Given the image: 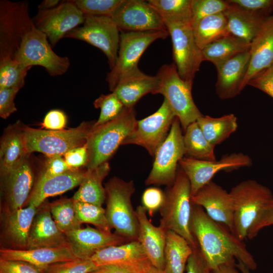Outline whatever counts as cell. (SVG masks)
Wrapping results in <instances>:
<instances>
[{
    "label": "cell",
    "instance_id": "f35d334b",
    "mask_svg": "<svg viewBox=\"0 0 273 273\" xmlns=\"http://www.w3.org/2000/svg\"><path fill=\"white\" fill-rule=\"evenodd\" d=\"M52 216L59 228L64 233L81 228L72 198H63L50 203Z\"/></svg>",
    "mask_w": 273,
    "mask_h": 273
},
{
    "label": "cell",
    "instance_id": "db71d44e",
    "mask_svg": "<svg viewBox=\"0 0 273 273\" xmlns=\"http://www.w3.org/2000/svg\"><path fill=\"white\" fill-rule=\"evenodd\" d=\"M186 273H210L211 269L198 247L194 248L186 267Z\"/></svg>",
    "mask_w": 273,
    "mask_h": 273
},
{
    "label": "cell",
    "instance_id": "bcb514c9",
    "mask_svg": "<svg viewBox=\"0 0 273 273\" xmlns=\"http://www.w3.org/2000/svg\"><path fill=\"white\" fill-rule=\"evenodd\" d=\"M61 155H55L47 157L43 169L37 180L42 181L71 169Z\"/></svg>",
    "mask_w": 273,
    "mask_h": 273
},
{
    "label": "cell",
    "instance_id": "8992f818",
    "mask_svg": "<svg viewBox=\"0 0 273 273\" xmlns=\"http://www.w3.org/2000/svg\"><path fill=\"white\" fill-rule=\"evenodd\" d=\"M95 123L83 122L68 129L49 130L23 125L27 151L40 152L47 157L64 155L73 148L87 143Z\"/></svg>",
    "mask_w": 273,
    "mask_h": 273
},
{
    "label": "cell",
    "instance_id": "816d5d0a",
    "mask_svg": "<svg viewBox=\"0 0 273 273\" xmlns=\"http://www.w3.org/2000/svg\"><path fill=\"white\" fill-rule=\"evenodd\" d=\"M0 273H41L32 264L23 261L0 259Z\"/></svg>",
    "mask_w": 273,
    "mask_h": 273
},
{
    "label": "cell",
    "instance_id": "3957f363",
    "mask_svg": "<svg viewBox=\"0 0 273 273\" xmlns=\"http://www.w3.org/2000/svg\"><path fill=\"white\" fill-rule=\"evenodd\" d=\"M137 120L132 107H124L114 119L103 124L95 126L87 142V169H92L108 162L125 139L134 129Z\"/></svg>",
    "mask_w": 273,
    "mask_h": 273
},
{
    "label": "cell",
    "instance_id": "d590c367",
    "mask_svg": "<svg viewBox=\"0 0 273 273\" xmlns=\"http://www.w3.org/2000/svg\"><path fill=\"white\" fill-rule=\"evenodd\" d=\"M192 28L196 43L201 50L231 34L223 13L205 17Z\"/></svg>",
    "mask_w": 273,
    "mask_h": 273
},
{
    "label": "cell",
    "instance_id": "b9f144b4",
    "mask_svg": "<svg viewBox=\"0 0 273 273\" xmlns=\"http://www.w3.org/2000/svg\"><path fill=\"white\" fill-rule=\"evenodd\" d=\"M124 0H74L85 15L112 17Z\"/></svg>",
    "mask_w": 273,
    "mask_h": 273
},
{
    "label": "cell",
    "instance_id": "44dd1931",
    "mask_svg": "<svg viewBox=\"0 0 273 273\" xmlns=\"http://www.w3.org/2000/svg\"><path fill=\"white\" fill-rule=\"evenodd\" d=\"M69 244L66 235L59 228L52 216L50 203L44 201L38 207L34 217L26 249Z\"/></svg>",
    "mask_w": 273,
    "mask_h": 273
},
{
    "label": "cell",
    "instance_id": "e0dca14e",
    "mask_svg": "<svg viewBox=\"0 0 273 273\" xmlns=\"http://www.w3.org/2000/svg\"><path fill=\"white\" fill-rule=\"evenodd\" d=\"M111 18L120 31L167 30L161 16L148 1L124 0Z\"/></svg>",
    "mask_w": 273,
    "mask_h": 273
},
{
    "label": "cell",
    "instance_id": "9c48e42d",
    "mask_svg": "<svg viewBox=\"0 0 273 273\" xmlns=\"http://www.w3.org/2000/svg\"><path fill=\"white\" fill-rule=\"evenodd\" d=\"M168 35L167 30L121 31L117 59L106 77L110 90L124 75L138 68L140 58L152 43Z\"/></svg>",
    "mask_w": 273,
    "mask_h": 273
},
{
    "label": "cell",
    "instance_id": "680465c9",
    "mask_svg": "<svg viewBox=\"0 0 273 273\" xmlns=\"http://www.w3.org/2000/svg\"><path fill=\"white\" fill-rule=\"evenodd\" d=\"M235 263L220 264L211 270V273H239Z\"/></svg>",
    "mask_w": 273,
    "mask_h": 273
},
{
    "label": "cell",
    "instance_id": "6125c7cd",
    "mask_svg": "<svg viewBox=\"0 0 273 273\" xmlns=\"http://www.w3.org/2000/svg\"><path fill=\"white\" fill-rule=\"evenodd\" d=\"M146 273H166L164 271L161 270L152 266Z\"/></svg>",
    "mask_w": 273,
    "mask_h": 273
},
{
    "label": "cell",
    "instance_id": "d6986e66",
    "mask_svg": "<svg viewBox=\"0 0 273 273\" xmlns=\"http://www.w3.org/2000/svg\"><path fill=\"white\" fill-rule=\"evenodd\" d=\"M192 201L193 204L202 207L212 219L235 234L234 206L230 193L211 180L192 196Z\"/></svg>",
    "mask_w": 273,
    "mask_h": 273
},
{
    "label": "cell",
    "instance_id": "be15d7a7",
    "mask_svg": "<svg viewBox=\"0 0 273 273\" xmlns=\"http://www.w3.org/2000/svg\"><path fill=\"white\" fill-rule=\"evenodd\" d=\"M210 273H211V272H210Z\"/></svg>",
    "mask_w": 273,
    "mask_h": 273
},
{
    "label": "cell",
    "instance_id": "5bb4252c",
    "mask_svg": "<svg viewBox=\"0 0 273 273\" xmlns=\"http://www.w3.org/2000/svg\"><path fill=\"white\" fill-rule=\"evenodd\" d=\"M176 116L166 99L153 114L137 120L135 127L122 145L134 144L145 148L154 157L165 141Z\"/></svg>",
    "mask_w": 273,
    "mask_h": 273
},
{
    "label": "cell",
    "instance_id": "7dc6e473",
    "mask_svg": "<svg viewBox=\"0 0 273 273\" xmlns=\"http://www.w3.org/2000/svg\"><path fill=\"white\" fill-rule=\"evenodd\" d=\"M165 199V193L157 188L147 189L143 193L142 201L143 206L150 216L162 207Z\"/></svg>",
    "mask_w": 273,
    "mask_h": 273
},
{
    "label": "cell",
    "instance_id": "ee69618b",
    "mask_svg": "<svg viewBox=\"0 0 273 273\" xmlns=\"http://www.w3.org/2000/svg\"><path fill=\"white\" fill-rule=\"evenodd\" d=\"M229 6L226 1L192 0V27L205 17L223 13Z\"/></svg>",
    "mask_w": 273,
    "mask_h": 273
},
{
    "label": "cell",
    "instance_id": "7c38bea8",
    "mask_svg": "<svg viewBox=\"0 0 273 273\" xmlns=\"http://www.w3.org/2000/svg\"><path fill=\"white\" fill-rule=\"evenodd\" d=\"M82 24L68 32L64 37L81 40L99 48L106 55L110 68L112 69L117 59L120 35L112 18L85 15Z\"/></svg>",
    "mask_w": 273,
    "mask_h": 273
},
{
    "label": "cell",
    "instance_id": "484cf974",
    "mask_svg": "<svg viewBox=\"0 0 273 273\" xmlns=\"http://www.w3.org/2000/svg\"><path fill=\"white\" fill-rule=\"evenodd\" d=\"M248 70L243 89L260 72L273 63V15L269 16L251 42Z\"/></svg>",
    "mask_w": 273,
    "mask_h": 273
},
{
    "label": "cell",
    "instance_id": "60d3db41",
    "mask_svg": "<svg viewBox=\"0 0 273 273\" xmlns=\"http://www.w3.org/2000/svg\"><path fill=\"white\" fill-rule=\"evenodd\" d=\"M77 217L80 222L90 223L103 231L111 232L106 210L94 204L75 201Z\"/></svg>",
    "mask_w": 273,
    "mask_h": 273
},
{
    "label": "cell",
    "instance_id": "9f6ffc18",
    "mask_svg": "<svg viewBox=\"0 0 273 273\" xmlns=\"http://www.w3.org/2000/svg\"><path fill=\"white\" fill-rule=\"evenodd\" d=\"M273 224V200L265 208L261 216L250 230L248 238H254L263 228Z\"/></svg>",
    "mask_w": 273,
    "mask_h": 273
},
{
    "label": "cell",
    "instance_id": "f907efd6",
    "mask_svg": "<svg viewBox=\"0 0 273 273\" xmlns=\"http://www.w3.org/2000/svg\"><path fill=\"white\" fill-rule=\"evenodd\" d=\"M63 156L65 162L70 168L79 169L86 166L88 158L87 144L71 149Z\"/></svg>",
    "mask_w": 273,
    "mask_h": 273
},
{
    "label": "cell",
    "instance_id": "277c9868",
    "mask_svg": "<svg viewBox=\"0 0 273 273\" xmlns=\"http://www.w3.org/2000/svg\"><path fill=\"white\" fill-rule=\"evenodd\" d=\"M230 193L234 206L235 234L243 241L273 200V195L268 188L254 180L241 182Z\"/></svg>",
    "mask_w": 273,
    "mask_h": 273
},
{
    "label": "cell",
    "instance_id": "11a10c76",
    "mask_svg": "<svg viewBox=\"0 0 273 273\" xmlns=\"http://www.w3.org/2000/svg\"><path fill=\"white\" fill-rule=\"evenodd\" d=\"M67 123L65 114L60 110H52L46 115L42 127L49 130H60L64 129Z\"/></svg>",
    "mask_w": 273,
    "mask_h": 273
},
{
    "label": "cell",
    "instance_id": "c3c4849f",
    "mask_svg": "<svg viewBox=\"0 0 273 273\" xmlns=\"http://www.w3.org/2000/svg\"><path fill=\"white\" fill-rule=\"evenodd\" d=\"M248 85L263 92L273 98V63L253 77Z\"/></svg>",
    "mask_w": 273,
    "mask_h": 273
},
{
    "label": "cell",
    "instance_id": "30bf717a",
    "mask_svg": "<svg viewBox=\"0 0 273 273\" xmlns=\"http://www.w3.org/2000/svg\"><path fill=\"white\" fill-rule=\"evenodd\" d=\"M27 2H0V61L14 59L25 34L34 25Z\"/></svg>",
    "mask_w": 273,
    "mask_h": 273
},
{
    "label": "cell",
    "instance_id": "7a4b0ae2",
    "mask_svg": "<svg viewBox=\"0 0 273 273\" xmlns=\"http://www.w3.org/2000/svg\"><path fill=\"white\" fill-rule=\"evenodd\" d=\"M164 193V201L159 210V225L180 235L194 248L198 247L191 226L193 205L191 185L179 166L174 182Z\"/></svg>",
    "mask_w": 273,
    "mask_h": 273
},
{
    "label": "cell",
    "instance_id": "6da1fadb",
    "mask_svg": "<svg viewBox=\"0 0 273 273\" xmlns=\"http://www.w3.org/2000/svg\"><path fill=\"white\" fill-rule=\"evenodd\" d=\"M191 231L211 270L217 266L235 263V258L249 270L257 264L243 241L225 225L212 219L204 209L193 204Z\"/></svg>",
    "mask_w": 273,
    "mask_h": 273
},
{
    "label": "cell",
    "instance_id": "4fadbf2b",
    "mask_svg": "<svg viewBox=\"0 0 273 273\" xmlns=\"http://www.w3.org/2000/svg\"><path fill=\"white\" fill-rule=\"evenodd\" d=\"M171 36L174 64L180 77L193 83L204 58L198 46L191 24L165 23Z\"/></svg>",
    "mask_w": 273,
    "mask_h": 273
},
{
    "label": "cell",
    "instance_id": "5b68a950",
    "mask_svg": "<svg viewBox=\"0 0 273 273\" xmlns=\"http://www.w3.org/2000/svg\"><path fill=\"white\" fill-rule=\"evenodd\" d=\"M105 189L106 214L111 227L127 240H137L139 222L131 202L135 191L133 181L114 177L105 184Z\"/></svg>",
    "mask_w": 273,
    "mask_h": 273
},
{
    "label": "cell",
    "instance_id": "9a60e30c",
    "mask_svg": "<svg viewBox=\"0 0 273 273\" xmlns=\"http://www.w3.org/2000/svg\"><path fill=\"white\" fill-rule=\"evenodd\" d=\"M84 20L85 15L73 1H67L53 9L38 10L33 21L54 47L68 32L83 24Z\"/></svg>",
    "mask_w": 273,
    "mask_h": 273
},
{
    "label": "cell",
    "instance_id": "7402d4cb",
    "mask_svg": "<svg viewBox=\"0 0 273 273\" xmlns=\"http://www.w3.org/2000/svg\"><path fill=\"white\" fill-rule=\"evenodd\" d=\"M65 234L77 258L81 259H90L98 251L125 243L127 240L116 233L103 231L89 226L80 228Z\"/></svg>",
    "mask_w": 273,
    "mask_h": 273
},
{
    "label": "cell",
    "instance_id": "91938a15",
    "mask_svg": "<svg viewBox=\"0 0 273 273\" xmlns=\"http://www.w3.org/2000/svg\"><path fill=\"white\" fill-rule=\"evenodd\" d=\"M59 0H44L38 6V10H45L53 9L61 3Z\"/></svg>",
    "mask_w": 273,
    "mask_h": 273
},
{
    "label": "cell",
    "instance_id": "8fae6325",
    "mask_svg": "<svg viewBox=\"0 0 273 273\" xmlns=\"http://www.w3.org/2000/svg\"><path fill=\"white\" fill-rule=\"evenodd\" d=\"M181 125L176 117L169 132L158 148L149 175L145 181L147 185H171L177 172L179 161L186 154Z\"/></svg>",
    "mask_w": 273,
    "mask_h": 273
},
{
    "label": "cell",
    "instance_id": "ffe728a7",
    "mask_svg": "<svg viewBox=\"0 0 273 273\" xmlns=\"http://www.w3.org/2000/svg\"><path fill=\"white\" fill-rule=\"evenodd\" d=\"M29 156L18 165L1 176L7 211L21 208L32 190L34 173Z\"/></svg>",
    "mask_w": 273,
    "mask_h": 273
},
{
    "label": "cell",
    "instance_id": "d4e9b609",
    "mask_svg": "<svg viewBox=\"0 0 273 273\" xmlns=\"http://www.w3.org/2000/svg\"><path fill=\"white\" fill-rule=\"evenodd\" d=\"M0 259L28 262L39 271L52 264L78 258L71 244L24 250L2 248L0 250Z\"/></svg>",
    "mask_w": 273,
    "mask_h": 273
},
{
    "label": "cell",
    "instance_id": "ba28073f",
    "mask_svg": "<svg viewBox=\"0 0 273 273\" xmlns=\"http://www.w3.org/2000/svg\"><path fill=\"white\" fill-rule=\"evenodd\" d=\"M14 59L26 67L42 66L52 76L64 74L70 66L69 58L56 54L47 36L34 25L23 37Z\"/></svg>",
    "mask_w": 273,
    "mask_h": 273
},
{
    "label": "cell",
    "instance_id": "52a82bcc",
    "mask_svg": "<svg viewBox=\"0 0 273 273\" xmlns=\"http://www.w3.org/2000/svg\"><path fill=\"white\" fill-rule=\"evenodd\" d=\"M156 75L159 85L153 94H160L164 96L186 130L203 115L192 97L193 83L180 77L174 63L161 66Z\"/></svg>",
    "mask_w": 273,
    "mask_h": 273
},
{
    "label": "cell",
    "instance_id": "6f0895ef",
    "mask_svg": "<svg viewBox=\"0 0 273 273\" xmlns=\"http://www.w3.org/2000/svg\"><path fill=\"white\" fill-rule=\"evenodd\" d=\"M90 273H132L121 267L113 265H103Z\"/></svg>",
    "mask_w": 273,
    "mask_h": 273
},
{
    "label": "cell",
    "instance_id": "f6af8a7d",
    "mask_svg": "<svg viewBox=\"0 0 273 273\" xmlns=\"http://www.w3.org/2000/svg\"><path fill=\"white\" fill-rule=\"evenodd\" d=\"M98 267L90 259L77 258L52 264L39 271L41 273H90Z\"/></svg>",
    "mask_w": 273,
    "mask_h": 273
},
{
    "label": "cell",
    "instance_id": "4dcf8cb0",
    "mask_svg": "<svg viewBox=\"0 0 273 273\" xmlns=\"http://www.w3.org/2000/svg\"><path fill=\"white\" fill-rule=\"evenodd\" d=\"M38 208L28 205L24 208L7 211L4 230L9 240L20 250L26 249L31 226Z\"/></svg>",
    "mask_w": 273,
    "mask_h": 273
},
{
    "label": "cell",
    "instance_id": "cb8c5ba5",
    "mask_svg": "<svg viewBox=\"0 0 273 273\" xmlns=\"http://www.w3.org/2000/svg\"><path fill=\"white\" fill-rule=\"evenodd\" d=\"M147 211L143 205L137 207L135 213L139 222L137 240L144 248L152 265L164 271V249L166 232L159 225L155 226L148 219Z\"/></svg>",
    "mask_w": 273,
    "mask_h": 273
},
{
    "label": "cell",
    "instance_id": "83f0119b",
    "mask_svg": "<svg viewBox=\"0 0 273 273\" xmlns=\"http://www.w3.org/2000/svg\"><path fill=\"white\" fill-rule=\"evenodd\" d=\"M85 172L80 169H71L62 174L36 181L28 198V205L38 208L49 197L63 194L80 185Z\"/></svg>",
    "mask_w": 273,
    "mask_h": 273
},
{
    "label": "cell",
    "instance_id": "d6a6232c",
    "mask_svg": "<svg viewBox=\"0 0 273 273\" xmlns=\"http://www.w3.org/2000/svg\"><path fill=\"white\" fill-rule=\"evenodd\" d=\"M194 248L184 237L172 231H166L164 249V271L184 273Z\"/></svg>",
    "mask_w": 273,
    "mask_h": 273
},
{
    "label": "cell",
    "instance_id": "681fc988",
    "mask_svg": "<svg viewBox=\"0 0 273 273\" xmlns=\"http://www.w3.org/2000/svg\"><path fill=\"white\" fill-rule=\"evenodd\" d=\"M20 89L17 88L0 89V117L8 118L17 111L14 99Z\"/></svg>",
    "mask_w": 273,
    "mask_h": 273
},
{
    "label": "cell",
    "instance_id": "4316f807",
    "mask_svg": "<svg viewBox=\"0 0 273 273\" xmlns=\"http://www.w3.org/2000/svg\"><path fill=\"white\" fill-rule=\"evenodd\" d=\"M29 155L26 149L23 125L17 121L5 129L1 138V176L18 165Z\"/></svg>",
    "mask_w": 273,
    "mask_h": 273
},
{
    "label": "cell",
    "instance_id": "f5cc1de1",
    "mask_svg": "<svg viewBox=\"0 0 273 273\" xmlns=\"http://www.w3.org/2000/svg\"><path fill=\"white\" fill-rule=\"evenodd\" d=\"M228 3L243 9L270 14L273 10V0H228Z\"/></svg>",
    "mask_w": 273,
    "mask_h": 273
},
{
    "label": "cell",
    "instance_id": "ac0fdd59",
    "mask_svg": "<svg viewBox=\"0 0 273 273\" xmlns=\"http://www.w3.org/2000/svg\"><path fill=\"white\" fill-rule=\"evenodd\" d=\"M90 259L98 266L113 265L132 273H146L153 266L137 240L101 249Z\"/></svg>",
    "mask_w": 273,
    "mask_h": 273
},
{
    "label": "cell",
    "instance_id": "836d02e7",
    "mask_svg": "<svg viewBox=\"0 0 273 273\" xmlns=\"http://www.w3.org/2000/svg\"><path fill=\"white\" fill-rule=\"evenodd\" d=\"M250 47L251 43L230 34L209 44L202 51L204 61L211 62L217 68L234 57L249 52Z\"/></svg>",
    "mask_w": 273,
    "mask_h": 273
},
{
    "label": "cell",
    "instance_id": "7bdbcfd3",
    "mask_svg": "<svg viewBox=\"0 0 273 273\" xmlns=\"http://www.w3.org/2000/svg\"><path fill=\"white\" fill-rule=\"evenodd\" d=\"M96 108L100 109V114L95 126L106 123L116 117L124 106L115 93L102 95L93 103Z\"/></svg>",
    "mask_w": 273,
    "mask_h": 273
},
{
    "label": "cell",
    "instance_id": "94428289",
    "mask_svg": "<svg viewBox=\"0 0 273 273\" xmlns=\"http://www.w3.org/2000/svg\"><path fill=\"white\" fill-rule=\"evenodd\" d=\"M236 266L241 271L242 273H251L250 270L240 261H239L238 264H236Z\"/></svg>",
    "mask_w": 273,
    "mask_h": 273
},
{
    "label": "cell",
    "instance_id": "f1b7e54d",
    "mask_svg": "<svg viewBox=\"0 0 273 273\" xmlns=\"http://www.w3.org/2000/svg\"><path fill=\"white\" fill-rule=\"evenodd\" d=\"M159 85L157 75H147L139 68L124 75L112 91L125 107H132L144 96L153 94Z\"/></svg>",
    "mask_w": 273,
    "mask_h": 273
},
{
    "label": "cell",
    "instance_id": "8d00e7d4",
    "mask_svg": "<svg viewBox=\"0 0 273 273\" xmlns=\"http://www.w3.org/2000/svg\"><path fill=\"white\" fill-rule=\"evenodd\" d=\"M183 136L186 154L189 158L215 160L214 146L206 139L197 121L190 124Z\"/></svg>",
    "mask_w": 273,
    "mask_h": 273
},
{
    "label": "cell",
    "instance_id": "f546056e",
    "mask_svg": "<svg viewBox=\"0 0 273 273\" xmlns=\"http://www.w3.org/2000/svg\"><path fill=\"white\" fill-rule=\"evenodd\" d=\"M229 4L223 13L231 34L251 43L270 14L264 12L251 11Z\"/></svg>",
    "mask_w": 273,
    "mask_h": 273
},
{
    "label": "cell",
    "instance_id": "603a6c76",
    "mask_svg": "<svg viewBox=\"0 0 273 273\" xmlns=\"http://www.w3.org/2000/svg\"><path fill=\"white\" fill-rule=\"evenodd\" d=\"M250 53H241L225 61L216 69V93L222 100L231 99L243 90V83L250 63Z\"/></svg>",
    "mask_w": 273,
    "mask_h": 273
},
{
    "label": "cell",
    "instance_id": "74e56055",
    "mask_svg": "<svg viewBox=\"0 0 273 273\" xmlns=\"http://www.w3.org/2000/svg\"><path fill=\"white\" fill-rule=\"evenodd\" d=\"M165 23L191 24L192 0H149Z\"/></svg>",
    "mask_w": 273,
    "mask_h": 273
},
{
    "label": "cell",
    "instance_id": "2e32d148",
    "mask_svg": "<svg viewBox=\"0 0 273 273\" xmlns=\"http://www.w3.org/2000/svg\"><path fill=\"white\" fill-rule=\"evenodd\" d=\"M251 164L252 160L249 156L242 153H235L224 156L219 160H200L183 157L178 165L190 181L193 196L210 181L218 172L232 171Z\"/></svg>",
    "mask_w": 273,
    "mask_h": 273
},
{
    "label": "cell",
    "instance_id": "1f68e13d",
    "mask_svg": "<svg viewBox=\"0 0 273 273\" xmlns=\"http://www.w3.org/2000/svg\"><path fill=\"white\" fill-rule=\"evenodd\" d=\"M110 169L109 163L106 162L95 168L86 169L79 189L72 197L73 200L102 206L106 198L103 181Z\"/></svg>",
    "mask_w": 273,
    "mask_h": 273
},
{
    "label": "cell",
    "instance_id": "e575fe53",
    "mask_svg": "<svg viewBox=\"0 0 273 273\" xmlns=\"http://www.w3.org/2000/svg\"><path fill=\"white\" fill-rule=\"evenodd\" d=\"M207 141L214 147L228 139L238 127L233 114L214 118L202 115L196 121Z\"/></svg>",
    "mask_w": 273,
    "mask_h": 273
},
{
    "label": "cell",
    "instance_id": "ab89813d",
    "mask_svg": "<svg viewBox=\"0 0 273 273\" xmlns=\"http://www.w3.org/2000/svg\"><path fill=\"white\" fill-rule=\"evenodd\" d=\"M30 68L22 65L14 59L1 60L0 89L23 87Z\"/></svg>",
    "mask_w": 273,
    "mask_h": 273
}]
</instances>
